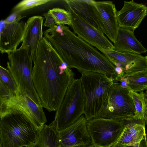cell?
Segmentation results:
<instances>
[{"mask_svg": "<svg viewBox=\"0 0 147 147\" xmlns=\"http://www.w3.org/2000/svg\"><path fill=\"white\" fill-rule=\"evenodd\" d=\"M43 16H44L45 19L43 25L44 26L50 28L57 25L55 20L49 11L44 13Z\"/></svg>", "mask_w": 147, "mask_h": 147, "instance_id": "484cf974", "label": "cell"}, {"mask_svg": "<svg viewBox=\"0 0 147 147\" xmlns=\"http://www.w3.org/2000/svg\"><path fill=\"white\" fill-rule=\"evenodd\" d=\"M84 146H74L72 147H84Z\"/></svg>", "mask_w": 147, "mask_h": 147, "instance_id": "d6a6232c", "label": "cell"}, {"mask_svg": "<svg viewBox=\"0 0 147 147\" xmlns=\"http://www.w3.org/2000/svg\"><path fill=\"white\" fill-rule=\"evenodd\" d=\"M124 121L127 125L130 133L138 142L146 136L145 124L137 120Z\"/></svg>", "mask_w": 147, "mask_h": 147, "instance_id": "7402d4cb", "label": "cell"}, {"mask_svg": "<svg viewBox=\"0 0 147 147\" xmlns=\"http://www.w3.org/2000/svg\"><path fill=\"white\" fill-rule=\"evenodd\" d=\"M43 20L42 17L34 16L29 18L26 23L22 44L19 49L28 50L32 61L43 38Z\"/></svg>", "mask_w": 147, "mask_h": 147, "instance_id": "2e32d148", "label": "cell"}, {"mask_svg": "<svg viewBox=\"0 0 147 147\" xmlns=\"http://www.w3.org/2000/svg\"><path fill=\"white\" fill-rule=\"evenodd\" d=\"M80 79L85 103L84 114L88 121L99 117L107 101L114 79L97 72L84 71Z\"/></svg>", "mask_w": 147, "mask_h": 147, "instance_id": "277c9868", "label": "cell"}, {"mask_svg": "<svg viewBox=\"0 0 147 147\" xmlns=\"http://www.w3.org/2000/svg\"><path fill=\"white\" fill-rule=\"evenodd\" d=\"M71 15V27L79 37L100 51L113 50V45L101 31L76 14L66 9Z\"/></svg>", "mask_w": 147, "mask_h": 147, "instance_id": "9c48e42d", "label": "cell"}, {"mask_svg": "<svg viewBox=\"0 0 147 147\" xmlns=\"http://www.w3.org/2000/svg\"><path fill=\"white\" fill-rule=\"evenodd\" d=\"M145 57H146V62L147 63V55Z\"/></svg>", "mask_w": 147, "mask_h": 147, "instance_id": "836d02e7", "label": "cell"}, {"mask_svg": "<svg viewBox=\"0 0 147 147\" xmlns=\"http://www.w3.org/2000/svg\"><path fill=\"white\" fill-rule=\"evenodd\" d=\"M48 11L55 20L57 25L66 24L71 26L70 14L67 10L57 7L50 9Z\"/></svg>", "mask_w": 147, "mask_h": 147, "instance_id": "603a6c76", "label": "cell"}, {"mask_svg": "<svg viewBox=\"0 0 147 147\" xmlns=\"http://www.w3.org/2000/svg\"><path fill=\"white\" fill-rule=\"evenodd\" d=\"M146 110L144 116V120L145 123L147 125V100H146Z\"/></svg>", "mask_w": 147, "mask_h": 147, "instance_id": "f1b7e54d", "label": "cell"}, {"mask_svg": "<svg viewBox=\"0 0 147 147\" xmlns=\"http://www.w3.org/2000/svg\"><path fill=\"white\" fill-rule=\"evenodd\" d=\"M18 92L16 82L9 70L0 66V100Z\"/></svg>", "mask_w": 147, "mask_h": 147, "instance_id": "d6986e66", "label": "cell"}, {"mask_svg": "<svg viewBox=\"0 0 147 147\" xmlns=\"http://www.w3.org/2000/svg\"><path fill=\"white\" fill-rule=\"evenodd\" d=\"M84 147H98L96 146L93 144H92V145H89V146H84Z\"/></svg>", "mask_w": 147, "mask_h": 147, "instance_id": "4dcf8cb0", "label": "cell"}, {"mask_svg": "<svg viewBox=\"0 0 147 147\" xmlns=\"http://www.w3.org/2000/svg\"><path fill=\"white\" fill-rule=\"evenodd\" d=\"M127 76L130 90L139 92L147 88V69Z\"/></svg>", "mask_w": 147, "mask_h": 147, "instance_id": "ffe728a7", "label": "cell"}, {"mask_svg": "<svg viewBox=\"0 0 147 147\" xmlns=\"http://www.w3.org/2000/svg\"><path fill=\"white\" fill-rule=\"evenodd\" d=\"M146 92H147V88L146 89Z\"/></svg>", "mask_w": 147, "mask_h": 147, "instance_id": "e575fe53", "label": "cell"}, {"mask_svg": "<svg viewBox=\"0 0 147 147\" xmlns=\"http://www.w3.org/2000/svg\"><path fill=\"white\" fill-rule=\"evenodd\" d=\"M32 78L43 107L59 108L75 74L44 37L33 60Z\"/></svg>", "mask_w": 147, "mask_h": 147, "instance_id": "6da1fadb", "label": "cell"}, {"mask_svg": "<svg viewBox=\"0 0 147 147\" xmlns=\"http://www.w3.org/2000/svg\"><path fill=\"white\" fill-rule=\"evenodd\" d=\"M7 68L17 84L18 92L29 96L37 104L42 106L32 78L33 61L28 50L17 49L8 53Z\"/></svg>", "mask_w": 147, "mask_h": 147, "instance_id": "5b68a950", "label": "cell"}, {"mask_svg": "<svg viewBox=\"0 0 147 147\" xmlns=\"http://www.w3.org/2000/svg\"><path fill=\"white\" fill-rule=\"evenodd\" d=\"M25 17L20 15L15 21L9 24L1 20L0 51L2 54L16 51L22 42L26 22L21 20Z\"/></svg>", "mask_w": 147, "mask_h": 147, "instance_id": "7c38bea8", "label": "cell"}, {"mask_svg": "<svg viewBox=\"0 0 147 147\" xmlns=\"http://www.w3.org/2000/svg\"><path fill=\"white\" fill-rule=\"evenodd\" d=\"M144 94L146 100H147V92H144Z\"/></svg>", "mask_w": 147, "mask_h": 147, "instance_id": "1f68e13d", "label": "cell"}, {"mask_svg": "<svg viewBox=\"0 0 147 147\" xmlns=\"http://www.w3.org/2000/svg\"><path fill=\"white\" fill-rule=\"evenodd\" d=\"M110 147H121V146H119L118 144H117L116 143V144L113 145H112ZM133 147V146H126V147Z\"/></svg>", "mask_w": 147, "mask_h": 147, "instance_id": "f546056e", "label": "cell"}, {"mask_svg": "<svg viewBox=\"0 0 147 147\" xmlns=\"http://www.w3.org/2000/svg\"><path fill=\"white\" fill-rule=\"evenodd\" d=\"M44 37L70 68L80 72H97L114 80L115 67L102 53L84 41L64 25H56L44 31Z\"/></svg>", "mask_w": 147, "mask_h": 147, "instance_id": "7a4b0ae2", "label": "cell"}, {"mask_svg": "<svg viewBox=\"0 0 147 147\" xmlns=\"http://www.w3.org/2000/svg\"><path fill=\"white\" fill-rule=\"evenodd\" d=\"M64 1L66 9H71L78 16L100 31L95 12V1L66 0Z\"/></svg>", "mask_w": 147, "mask_h": 147, "instance_id": "ac0fdd59", "label": "cell"}, {"mask_svg": "<svg viewBox=\"0 0 147 147\" xmlns=\"http://www.w3.org/2000/svg\"><path fill=\"white\" fill-rule=\"evenodd\" d=\"M134 32L119 27L117 40L113 45V50L140 55L146 52L147 50L136 38Z\"/></svg>", "mask_w": 147, "mask_h": 147, "instance_id": "e0dca14e", "label": "cell"}, {"mask_svg": "<svg viewBox=\"0 0 147 147\" xmlns=\"http://www.w3.org/2000/svg\"><path fill=\"white\" fill-rule=\"evenodd\" d=\"M50 0H24L17 4L13 9V12L20 13L25 10L45 4Z\"/></svg>", "mask_w": 147, "mask_h": 147, "instance_id": "cb8c5ba5", "label": "cell"}, {"mask_svg": "<svg viewBox=\"0 0 147 147\" xmlns=\"http://www.w3.org/2000/svg\"><path fill=\"white\" fill-rule=\"evenodd\" d=\"M88 121L83 115L65 129L57 132L59 147L85 146L93 144L88 133Z\"/></svg>", "mask_w": 147, "mask_h": 147, "instance_id": "4fadbf2b", "label": "cell"}, {"mask_svg": "<svg viewBox=\"0 0 147 147\" xmlns=\"http://www.w3.org/2000/svg\"><path fill=\"white\" fill-rule=\"evenodd\" d=\"M40 129L22 110L0 113V147H31L37 142Z\"/></svg>", "mask_w": 147, "mask_h": 147, "instance_id": "3957f363", "label": "cell"}, {"mask_svg": "<svg viewBox=\"0 0 147 147\" xmlns=\"http://www.w3.org/2000/svg\"><path fill=\"white\" fill-rule=\"evenodd\" d=\"M20 13L13 12L9 16L4 20L5 22L7 24L12 23L15 21L20 16Z\"/></svg>", "mask_w": 147, "mask_h": 147, "instance_id": "4316f807", "label": "cell"}, {"mask_svg": "<svg viewBox=\"0 0 147 147\" xmlns=\"http://www.w3.org/2000/svg\"><path fill=\"white\" fill-rule=\"evenodd\" d=\"M147 15V7L133 0L124 1L121 9L117 11L119 27L134 31Z\"/></svg>", "mask_w": 147, "mask_h": 147, "instance_id": "9a60e30c", "label": "cell"}, {"mask_svg": "<svg viewBox=\"0 0 147 147\" xmlns=\"http://www.w3.org/2000/svg\"><path fill=\"white\" fill-rule=\"evenodd\" d=\"M130 90L123 87L119 82H114L99 117L125 121L138 120Z\"/></svg>", "mask_w": 147, "mask_h": 147, "instance_id": "52a82bcc", "label": "cell"}, {"mask_svg": "<svg viewBox=\"0 0 147 147\" xmlns=\"http://www.w3.org/2000/svg\"><path fill=\"white\" fill-rule=\"evenodd\" d=\"M125 125L123 121L98 117L88 121L87 128L93 145L110 147L117 143Z\"/></svg>", "mask_w": 147, "mask_h": 147, "instance_id": "ba28073f", "label": "cell"}, {"mask_svg": "<svg viewBox=\"0 0 147 147\" xmlns=\"http://www.w3.org/2000/svg\"><path fill=\"white\" fill-rule=\"evenodd\" d=\"M0 113L17 109L29 116L38 128L41 129L47 121L42 106L37 104L29 96L17 93L0 100Z\"/></svg>", "mask_w": 147, "mask_h": 147, "instance_id": "30bf717a", "label": "cell"}, {"mask_svg": "<svg viewBox=\"0 0 147 147\" xmlns=\"http://www.w3.org/2000/svg\"><path fill=\"white\" fill-rule=\"evenodd\" d=\"M85 103L80 79H74L68 87L54 120L50 124L57 132L75 122L84 114Z\"/></svg>", "mask_w": 147, "mask_h": 147, "instance_id": "8992f818", "label": "cell"}, {"mask_svg": "<svg viewBox=\"0 0 147 147\" xmlns=\"http://www.w3.org/2000/svg\"><path fill=\"white\" fill-rule=\"evenodd\" d=\"M111 61L115 67L124 70L125 76H128L138 72L147 69L145 57L140 54L122 53L113 50L100 51Z\"/></svg>", "mask_w": 147, "mask_h": 147, "instance_id": "5bb4252c", "label": "cell"}, {"mask_svg": "<svg viewBox=\"0 0 147 147\" xmlns=\"http://www.w3.org/2000/svg\"><path fill=\"white\" fill-rule=\"evenodd\" d=\"M94 5L100 31L113 43L116 42L119 28L115 4L110 1H96Z\"/></svg>", "mask_w": 147, "mask_h": 147, "instance_id": "8fae6325", "label": "cell"}, {"mask_svg": "<svg viewBox=\"0 0 147 147\" xmlns=\"http://www.w3.org/2000/svg\"><path fill=\"white\" fill-rule=\"evenodd\" d=\"M133 147H147V135L144 137L140 142L138 143Z\"/></svg>", "mask_w": 147, "mask_h": 147, "instance_id": "83f0119b", "label": "cell"}, {"mask_svg": "<svg viewBox=\"0 0 147 147\" xmlns=\"http://www.w3.org/2000/svg\"><path fill=\"white\" fill-rule=\"evenodd\" d=\"M125 124L123 130L116 144L122 147L134 146L139 143L132 136L129 131L127 125Z\"/></svg>", "mask_w": 147, "mask_h": 147, "instance_id": "d4e9b609", "label": "cell"}, {"mask_svg": "<svg viewBox=\"0 0 147 147\" xmlns=\"http://www.w3.org/2000/svg\"><path fill=\"white\" fill-rule=\"evenodd\" d=\"M137 114V119L145 124L144 116L146 110V99L143 91L139 92L130 90Z\"/></svg>", "mask_w": 147, "mask_h": 147, "instance_id": "44dd1931", "label": "cell"}]
</instances>
